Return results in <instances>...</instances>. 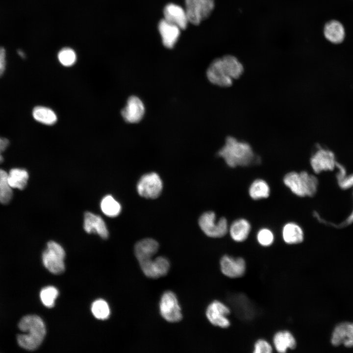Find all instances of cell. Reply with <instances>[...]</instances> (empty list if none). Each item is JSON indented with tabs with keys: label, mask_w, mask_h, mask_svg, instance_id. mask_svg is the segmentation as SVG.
I'll return each mask as SVG.
<instances>
[{
	"label": "cell",
	"mask_w": 353,
	"mask_h": 353,
	"mask_svg": "<svg viewBox=\"0 0 353 353\" xmlns=\"http://www.w3.org/2000/svg\"><path fill=\"white\" fill-rule=\"evenodd\" d=\"M251 226L249 222L244 218L233 221L228 227V232L232 240L236 242L246 240L250 233Z\"/></svg>",
	"instance_id": "obj_20"
},
{
	"label": "cell",
	"mask_w": 353,
	"mask_h": 353,
	"mask_svg": "<svg viewBox=\"0 0 353 353\" xmlns=\"http://www.w3.org/2000/svg\"><path fill=\"white\" fill-rule=\"evenodd\" d=\"M158 308L160 316L169 323L179 322L183 318L177 297L172 291L167 290L163 293L160 299Z\"/></svg>",
	"instance_id": "obj_3"
},
{
	"label": "cell",
	"mask_w": 353,
	"mask_h": 353,
	"mask_svg": "<svg viewBox=\"0 0 353 353\" xmlns=\"http://www.w3.org/2000/svg\"><path fill=\"white\" fill-rule=\"evenodd\" d=\"M220 267L222 273L231 278L243 277L246 271V263L241 257H233L229 255H223L220 260Z\"/></svg>",
	"instance_id": "obj_12"
},
{
	"label": "cell",
	"mask_w": 353,
	"mask_h": 353,
	"mask_svg": "<svg viewBox=\"0 0 353 353\" xmlns=\"http://www.w3.org/2000/svg\"><path fill=\"white\" fill-rule=\"evenodd\" d=\"M139 264L144 275L152 279L167 275L171 267L169 260L163 256H159L154 259L152 258Z\"/></svg>",
	"instance_id": "obj_10"
},
{
	"label": "cell",
	"mask_w": 353,
	"mask_h": 353,
	"mask_svg": "<svg viewBox=\"0 0 353 353\" xmlns=\"http://www.w3.org/2000/svg\"><path fill=\"white\" fill-rule=\"evenodd\" d=\"M158 27L164 46L169 49L173 48L180 35V29L164 19L160 20Z\"/></svg>",
	"instance_id": "obj_18"
},
{
	"label": "cell",
	"mask_w": 353,
	"mask_h": 353,
	"mask_svg": "<svg viewBox=\"0 0 353 353\" xmlns=\"http://www.w3.org/2000/svg\"><path fill=\"white\" fill-rule=\"evenodd\" d=\"M324 33L325 37L334 44L341 43L345 37V30L343 26L336 20L329 21L325 25Z\"/></svg>",
	"instance_id": "obj_23"
},
{
	"label": "cell",
	"mask_w": 353,
	"mask_h": 353,
	"mask_svg": "<svg viewBox=\"0 0 353 353\" xmlns=\"http://www.w3.org/2000/svg\"><path fill=\"white\" fill-rule=\"evenodd\" d=\"M185 3L189 23L195 25L206 19L214 7V0H185Z\"/></svg>",
	"instance_id": "obj_6"
},
{
	"label": "cell",
	"mask_w": 353,
	"mask_h": 353,
	"mask_svg": "<svg viewBox=\"0 0 353 353\" xmlns=\"http://www.w3.org/2000/svg\"><path fill=\"white\" fill-rule=\"evenodd\" d=\"M5 50L3 48L0 47V76L3 74L5 69Z\"/></svg>",
	"instance_id": "obj_37"
},
{
	"label": "cell",
	"mask_w": 353,
	"mask_h": 353,
	"mask_svg": "<svg viewBox=\"0 0 353 353\" xmlns=\"http://www.w3.org/2000/svg\"><path fill=\"white\" fill-rule=\"evenodd\" d=\"M270 193V188L267 182L262 179H255L249 188L250 197L254 200L268 198Z\"/></svg>",
	"instance_id": "obj_25"
},
{
	"label": "cell",
	"mask_w": 353,
	"mask_h": 353,
	"mask_svg": "<svg viewBox=\"0 0 353 353\" xmlns=\"http://www.w3.org/2000/svg\"><path fill=\"white\" fill-rule=\"evenodd\" d=\"M258 243L263 247H269L274 242L275 237L273 232L267 228L260 229L256 235Z\"/></svg>",
	"instance_id": "obj_35"
},
{
	"label": "cell",
	"mask_w": 353,
	"mask_h": 353,
	"mask_svg": "<svg viewBox=\"0 0 353 353\" xmlns=\"http://www.w3.org/2000/svg\"><path fill=\"white\" fill-rule=\"evenodd\" d=\"M283 181L293 194L301 197H305L304 182L300 173L292 171L287 173Z\"/></svg>",
	"instance_id": "obj_22"
},
{
	"label": "cell",
	"mask_w": 353,
	"mask_h": 353,
	"mask_svg": "<svg viewBox=\"0 0 353 353\" xmlns=\"http://www.w3.org/2000/svg\"><path fill=\"white\" fill-rule=\"evenodd\" d=\"M59 62L64 66L70 67L76 62V54L71 48L65 47L61 49L57 54Z\"/></svg>",
	"instance_id": "obj_34"
},
{
	"label": "cell",
	"mask_w": 353,
	"mask_h": 353,
	"mask_svg": "<svg viewBox=\"0 0 353 353\" xmlns=\"http://www.w3.org/2000/svg\"><path fill=\"white\" fill-rule=\"evenodd\" d=\"M218 154L231 168L257 165L261 161L260 157L254 153L248 143L232 136L226 138L225 144L219 151Z\"/></svg>",
	"instance_id": "obj_1"
},
{
	"label": "cell",
	"mask_w": 353,
	"mask_h": 353,
	"mask_svg": "<svg viewBox=\"0 0 353 353\" xmlns=\"http://www.w3.org/2000/svg\"><path fill=\"white\" fill-rule=\"evenodd\" d=\"M145 112V105L141 100L136 96H132L128 99L121 114L126 122L134 124L142 120Z\"/></svg>",
	"instance_id": "obj_13"
},
{
	"label": "cell",
	"mask_w": 353,
	"mask_h": 353,
	"mask_svg": "<svg viewBox=\"0 0 353 353\" xmlns=\"http://www.w3.org/2000/svg\"><path fill=\"white\" fill-rule=\"evenodd\" d=\"M222 58L231 79H237L242 76L244 71L243 65L236 57L227 55Z\"/></svg>",
	"instance_id": "obj_26"
},
{
	"label": "cell",
	"mask_w": 353,
	"mask_h": 353,
	"mask_svg": "<svg viewBox=\"0 0 353 353\" xmlns=\"http://www.w3.org/2000/svg\"><path fill=\"white\" fill-rule=\"evenodd\" d=\"M313 172L318 174L324 171H332L336 168L337 162L334 153L330 150L318 147L310 158Z\"/></svg>",
	"instance_id": "obj_9"
},
{
	"label": "cell",
	"mask_w": 353,
	"mask_h": 353,
	"mask_svg": "<svg viewBox=\"0 0 353 353\" xmlns=\"http://www.w3.org/2000/svg\"><path fill=\"white\" fill-rule=\"evenodd\" d=\"M336 179L339 186L342 189H347L353 186V174L347 176V173L336 174ZM353 222V210L342 225H346Z\"/></svg>",
	"instance_id": "obj_33"
},
{
	"label": "cell",
	"mask_w": 353,
	"mask_h": 353,
	"mask_svg": "<svg viewBox=\"0 0 353 353\" xmlns=\"http://www.w3.org/2000/svg\"><path fill=\"white\" fill-rule=\"evenodd\" d=\"M3 156L1 154V153L0 152V164H1L3 161Z\"/></svg>",
	"instance_id": "obj_40"
},
{
	"label": "cell",
	"mask_w": 353,
	"mask_h": 353,
	"mask_svg": "<svg viewBox=\"0 0 353 353\" xmlns=\"http://www.w3.org/2000/svg\"><path fill=\"white\" fill-rule=\"evenodd\" d=\"M164 19L176 25L180 29L186 28L189 23L185 9L178 5L169 3L165 6L163 10Z\"/></svg>",
	"instance_id": "obj_15"
},
{
	"label": "cell",
	"mask_w": 353,
	"mask_h": 353,
	"mask_svg": "<svg viewBox=\"0 0 353 353\" xmlns=\"http://www.w3.org/2000/svg\"><path fill=\"white\" fill-rule=\"evenodd\" d=\"M273 350V347L268 341L264 339H259L253 345V353H271Z\"/></svg>",
	"instance_id": "obj_36"
},
{
	"label": "cell",
	"mask_w": 353,
	"mask_h": 353,
	"mask_svg": "<svg viewBox=\"0 0 353 353\" xmlns=\"http://www.w3.org/2000/svg\"><path fill=\"white\" fill-rule=\"evenodd\" d=\"M18 327L24 332L17 335L19 346L29 351L37 349L46 333L45 325L42 319L37 315H26L21 319Z\"/></svg>",
	"instance_id": "obj_2"
},
{
	"label": "cell",
	"mask_w": 353,
	"mask_h": 353,
	"mask_svg": "<svg viewBox=\"0 0 353 353\" xmlns=\"http://www.w3.org/2000/svg\"><path fill=\"white\" fill-rule=\"evenodd\" d=\"M91 311L95 318L99 320H105L110 315L109 305L106 302L102 299L93 302L91 306Z\"/></svg>",
	"instance_id": "obj_31"
},
{
	"label": "cell",
	"mask_w": 353,
	"mask_h": 353,
	"mask_svg": "<svg viewBox=\"0 0 353 353\" xmlns=\"http://www.w3.org/2000/svg\"><path fill=\"white\" fill-rule=\"evenodd\" d=\"M282 236L284 242L289 245L301 243L304 239L302 228L294 222L288 223L283 226Z\"/></svg>",
	"instance_id": "obj_21"
},
{
	"label": "cell",
	"mask_w": 353,
	"mask_h": 353,
	"mask_svg": "<svg viewBox=\"0 0 353 353\" xmlns=\"http://www.w3.org/2000/svg\"><path fill=\"white\" fill-rule=\"evenodd\" d=\"M206 76L211 83L222 87L231 86L233 81L229 76L222 57L215 59L210 63Z\"/></svg>",
	"instance_id": "obj_11"
},
{
	"label": "cell",
	"mask_w": 353,
	"mask_h": 353,
	"mask_svg": "<svg viewBox=\"0 0 353 353\" xmlns=\"http://www.w3.org/2000/svg\"><path fill=\"white\" fill-rule=\"evenodd\" d=\"M332 345L353 347V323H342L334 328L331 338Z\"/></svg>",
	"instance_id": "obj_14"
},
{
	"label": "cell",
	"mask_w": 353,
	"mask_h": 353,
	"mask_svg": "<svg viewBox=\"0 0 353 353\" xmlns=\"http://www.w3.org/2000/svg\"><path fill=\"white\" fill-rule=\"evenodd\" d=\"M58 294V291L55 287L49 286L41 290L40 297L43 304L47 307L51 308L54 306Z\"/></svg>",
	"instance_id": "obj_32"
},
{
	"label": "cell",
	"mask_w": 353,
	"mask_h": 353,
	"mask_svg": "<svg viewBox=\"0 0 353 353\" xmlns=\"http://www.w3.org/2000/svg\"><path fill=\"white\" fill-rule=\"evenodd\" d=\"M159 244L152 238H145L134 246V254L139 263L151 259L159 249Z\"/></svg>",
	"instance_id": "obj_17"
},
{
	"label": "cell",
	"mask_w": 353,
	"mask_h": 353,
	"mask_svg": "<svg viewBox=\"0 0 353 353\" xmlns=\"http://www.w3.org/2000/svg\"><path fill=\"white\" fill-rule=\"evenodd\" d=\"M101 208L106 216L114 217L118 216L121 211V205L111 195H106L101 201Z\"/></svg>",
	"instance_id": "obj_28"
},
{
	"label": "cell",
	"mask_w": 353,
	"mask_h": 353,
	"mask_svg": "<svg viewBox=\"0 0 353 353\" xmlns=\"http://www.w3.org/2000/svg\"><path fill=\"white\" fill-rule=\"evenodd\" d=\"M13 195L12 188L8 181V173L0 168V203H8L11 201Z\"/></svg>",
	"instance_id": "obj_29"
},
{
	"label": "cell",
	"mask_w": 353,
	"mask_h": 353,
	"mask_svg": "<svg viewBox=\"0 0 353 353\" xmlns=\"http://www.w3.org/2000/svg\"><path fill=\"white\" fill-rule=\"evenodd\" d=\"M83 228L88 233H96L103 239L108 237L109 233L106 225L99 215L87 212L84 216Z\"/></svg>",
	"instance_id": "obj_16"
},
{
	"label": "cell",
	"mask_w": 353,
	"mask_h": 353,
	"mask_svg": "<svg viewBox=\"0 0 353 353\" xmlns=\"http://www.w3.org/2000/svg\"><path fill=\"white\" fill-rule=\"evenodd\" d=\"M29 177L26 170L23 168H14L8 173V181L12 188L23 190L26 187Z\"/></svg>",
	"instance_id": "obj_24"
},
{
	"label": "cell",
	"mask_w": 353,
	"mask_h": 353,
	"mask_svg": "<svg viewBox=\"0 0 353 353\" xmlns=\"http://www.w3.org/2000/svg\"><path fill=\"white\" fill-rule=\"evenodd\" d=\"M300 174L304 182L305 197L314 196L318 188L319 181L317 177L305 171H301Z\"/></svg>",
	"instance_id": "obj_30"
},
{
	"label": "cell",
	"mask_w": 353,
	"mask_h": 353,
	"mask_svg": "<svg viewBox=\"0 0 353 353\" xmlns=\"http://www.w3.org/2000/svg\"><path fill=\"white\" fill-rule=\"evenodd\" d=\"M17 52L19 56H20L22 58H25V54L24 52L23 51V50H18Z\"/></svg>",
	"instance_id": "obj_39"
},
{
	"label": "cell",
	"mask_w": 353,
	"mask_h": 353,
	"mask_svg": "<svg viewBox=\"0 0 353 353\" xmlns=\"http://www.w3.org/2000/svg\"><path fill=\"white\" fill-rule=\"evenodd\" d=\"M199 225L202 230L208 237L220 238L228 231L227 220L225 217L217 219L213 211L203 213L199 219Z\"/></svg>",
	"instance_id": "obj_5"
},
{
	"label": "cell",
	"mask_w": 353,
	"mask_h": 353,
	"mask_svg": "<svg viewBox=\"0 0 353 353\" xmlns=\"http://www.w3.org/2000/svg\"><path fill=\"white\" fill-rule=\"evenodd\" d=\"M65 256L62 247L56 242L50 241L42 254L43 264L51 273L61 274L65 270Z\"/></svg>",
	"instance_id": "obj_4"
},
{
	"label": "cell",
	"mask_w": 353,
	"mask_h": 353,
	"mask_svg": "<svg viewBox=\"0 0 353 353\" xmlns=\"http://www.w3.org/2000/svg\"><path fill=\"white\" fill-rule=\"evenodd\" d=\"M275 349L279 353H285L288 350H293L297 346V341L294 335L287 330H279L273 338Z\"/></svg>",
	"instance_id": "obj_19"
},
{
	"label": "cell",
	"mask_w": 353,
	"mask_h": 353,
	"mask_svg": "<svg viewBox=\"0 0 353 353\" xmlns=\"http://www.w3.org/2000/svg\"><path fill=\"white\" fill-rule=\"evenodd\" d=\"M163 189L160 176L155 172L143 175L137 184L138 194L145 198L155 199L159 196Z\"/></svg>",
	"instance_id": "obj_7"
},
{
	"label": "cell",
	"mask_w": 353,
	"mask_h": 353,
	"mask_svg": "<svg viewBox=\"0 0 353 353\" xmlns=\"http://www.w3.org/2000/svg\"><path fill=\"white\" fill-rule=\"evenodd\" d=\"M230 309L224 303L214 300L207 306L205 315L209 322L214 326L222 328H227L230 326L228 316Z\"/></svg>",
	"instance_id": "obj_8"
},
{
	"label": "cell",
	"mask_w": 353,
	"mask_h": 353,
	"mask_svg": "<svg viewBox=\"0 0 353 353\" xmlns=\"http://www.w3.org/2000/svg\"><path fill=\"white\" fill-rule=\"evenodd\" d=\"M34 119L42 124L52 125L57 121V116L51 109L45 106H38L32 111Z\"/></svg>",
	"instance_id": "obj_27"
},
{
	"label": "cell",
	"mask_w": 353,
	"mask_h": 353,
	"mask_svg": "<svg viewBox=\"0 0 353 353\" xmlns=\"http://www.w3.org/2000/svg\"><path fill=\"white\" fill-rule=\"evenodd\" d=\"M9 142L5 138L0 137V152L4 151L9 146Z\"/></svg>",
	"instance_id": "obj_38"
}]
</instances>
